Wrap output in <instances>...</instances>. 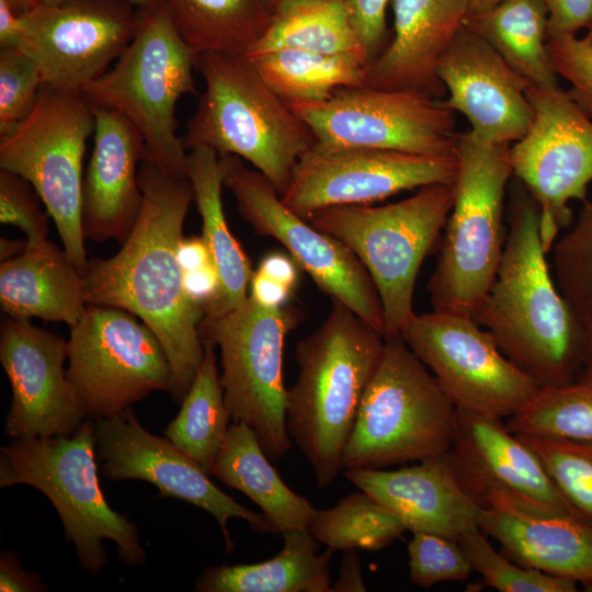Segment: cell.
Wrapping results in <instances>:
<instances>
[{"mask_svg": "<svg viewBox=\"0 0 592 592\" xmlns=\"http://www.w3.org/2000/svg\"><path fill=\"white\" fill-rule=\"evenodd\" d=\"M579 379L592 382V325L587 328L582 372Z\"/></svg>", "mask_w": 592, "mask_h": 592, "instance_id": "50", "label": "cell"}, {"mask_svg": "<svg viewBox=\"0 0 592 592\" xmlns=\"http://www.w3.org/2000/svg\"><path fill=\"white\" fill-rule=\"evenodd\" d=\"M67 360L66 375L95 419L171 389V367L159 339L122 308L88 305L70 327Z\"/></svg>", "mask_w": 592, "mask_h": 592, "instance_id": "13", "label": "cell"}, {"mask_svg": "<svg viewBox=\"0 0 592 592\" xmlns=\"http://www.w3.org/2000/svg\"><path fill=\"white\" fill-rule=\"evenodd\" d=\"M68 0H36V4H54L60 3ZM132 3L137 9H149L157 7L163 2V0H124Z\"/></svg>", "mask_w": 592, "mask_h": 592, "instance_id": "52", "label": "cell"}, {"mask_svg": "<svg viewBox=\"0 0 592 592\" xmlns=\"http://www.w3.org/2000/svg\"><path fill=\"white\" fill-rule=\"evenodd\" d=\"M394 37L366 66L364 84L444 94L437 65L469 13V0H392Z\"/></svg>", "mask_w": 592, "mask_h": 592, "instance_id": "26", "label": "cell"}, {"mask_svg": "<svg viewBox=\"0 0 592 592\" xmlns=\"http://www.w3.org/2000/svg\"><path fill=\"white\" fill-rule=\"evenodd\" d=\"M510 146L459 133L453 207L426 284L433 310L473 316L501 262L504 198L513 175Z\"/></svg>", "mask_w": 592, "mask_h": 592, "instance_id": "5", "label": "cell"}, {"mask_svg": "<svg viewBox=\"0 0 592 592\" xmlns=\"http://www.w3.org/2000/svg\"><path fill=\"white\" fill-rule=\"evenodd\" d=\"M456 173V155L366 148L323 152L311 148L296 163L281 200L305 217L323 207L371 204L408 190L452 185Z\"/></svg>", "mask_w": 592, "mask_h": 592, "instance_id": "18", "label": "cell"}, {"mask_svg": "<svg viewBox=\"0 0 592 592\" xmlns=\"http://www.w3.org/2000/svg\"><path fill=\"white\" fill-rule=\"evenodd\" d=\"M402 338L459 410L509 419L539 388L471 316L415 314Z\"/></svg>", "mask_w": 592, "mask_h": 592, "instance_id": "15", "label": "cell"}, {"mask_svg": "<svg viewBox=\"0 0 592 592\" xmlns=\"http://www.w3.org/2000/svg\"><path fill=\"white\" fill-rule=\"evenodd\" d=\"M363 592L366 591L361 562L356 550H345L342 557L338 579L331 584L330 592Z\"/></svg>", "mask_w": 592, "mask_h": 592, "instance_id": "48", "label": "cell"}, {"mask_svg": "<svg viewBox=\"0 0 592 592\" xmlns=\"http://www.w3.org/2000/svg\"><path fill=\"white\" fill-rule=\"evenodd\" d=\"M21 41L20 14L5 0H0V48L19 49Z\"/></svg>", "mask_w": 592, "mask_h": 592, "instance_id": "49", "label": "cell"}, {"mask_svg": "<svg viewBox=\"0 0 592 592\" xmlns=\"http://www.w3.org/2000/svg\"><path fill=\"white\" fill-rule=\"evenodd\" d=\"M182 38L197 54L246 55L265 32L264 0H163Z\"/></svg>", "mask_w": 592, "mask_h": 592, "instance_id": "33", "label": "cell"}, {"mask_svg": "<svg viewBox=\"0 0 592 592\" xmlns=\"http://www.w3.org/2000/svg\"><path fill=\"white\" fill-rule=\"evenodd\" d=\"M456 414L403 338L385 340L344 448L343 468L383 469L446 453Z\"/></svg>", "mask_w": 592, "mask_h": 592, "instance_id": "9", "label": "cell"}, {"mask_svg": "<svg viewBox=\"0 0 592 592\" xmlns=\"http://www.w3.org/2000/svg\"><path fill=\"white\" fill-rule=\"evenodd\" d=\"M46 587L38 576L24 571L18 562L14 554L2 553L0 559V591L1 592H27L44 591Z\"/></svg>", "mask_w": 592, "mask_h": 592, "instance_id": "47", "label": "cell"}, {"mask_svg": "<svg viewBox=\"0 0 592 592\" xmlns=\"http://www.w3.org/2000/svg\"><path fill=\"white\" fill-rule=\"evenodd\" d=\"M225 172L224 159L215 150L208 147L189 150L186 175L202 218V238L219 278L217 294L204 307V317H219L240 306L248 298L247 291L253 274L251 263L230 232L224 214L221 189Z\"/></svg>", "mask_w": 592, "mask_h": 592, "instance_id": "28", "label": "cell"}, {"mask_svg": "<svg viewBox=\"0 0 592 592\" xmlns=\"http://www.w3.org/2000/svg\"><path fill=\"white\" fill-rule=\"evenodd\" d=\"M447 455L460 487L481 509L493 490H504L572 515L538 456L500 418L457 409Z\"/></svg>", "mask_w": 592, "mask_h": 592, "instance_id": "22", "label": "cell"}, {"mask_svg": "<svg viewBox=\"0 0 592 592\" xmlns=\"http://www.w3.org/2000/svg\"><path fill=\"white\" fill-rule=\"evenodd\" d=\"M345 477L391 510L407 531L459 540L479 527L481 508L463 490L447 452L396 470L348 468Z\"/></svg>", "mask_w": 592, "mask_h": 592, "instance_id": "25", "label": "cell"}, {"mask_svg": "<svg viewBox=\"0 0 592 592\" xmlns=\"http://www.w3.org/2000/svg\"><path fill=\"white\" fill-rule=\"evenodd\" d=\"M93 107V150L82 182V229L86 239L124 242L143 204L137 166L144 138L118 111Z\"/></svg>", "mask_w": 592, "mask_h": 592, "instance_id": "24", "label": "cell"}, {"mask_svg": "<svg viewBox=\"0 0 592 592\" xmlns=\"http://www.w3.org/2000/svg\"><path fill=\"white\" fill-rule=\"evenodd\" d=\"M502 0H469V13H480L494 7ZM468 13V14H469Z\"/></svg>", "mask_w": 592, "mask_h": 592, "instance_id": "53", "label": "cell"}, {"mask_svg": "<svg viewBox=\"0 0 592 592\" xmlns=\"http://www.w3.org/2000/svg\"><path fill=\"white\" fill-rule=\"evenodd\" d=\"M498 272L471 316L539 387L577 382L587 328L561 294L539 236V207L520 181L511 187Z\"/></svg>", "mask_w": 592, "mask_h": 592, "instance_id": "2", "label": "cell"}, {"mask_svg": "<svg viewBox=\"0 0 592 592\" xmlns=\"http://www.w3.org/2000/svg\"><path fill=\"white\" fill-rule=\"evenodd\" d=\"M96 456L101 474L113 480L138 479L156 486L160 496L191 503L217 521L227 551L234 549L227 528L231 517L242 519L259 533L278 534L263 513H257L221 491L201 466L170 440L148 432L128 407L96 419Z\"/></svg>", "mask_w": 592, "mask_h": 592, "instance_id": "19", "label": "cell"}, {"mask_svg": "<svg viewBox=\"0 0 592 592\" xmlns=\"http://www.w3.org/2000/svg\"><path fill=\"white\" fill-rule=\"evenodd\" d=\"M371 61L382 52L389 0H341Z\"/></svg>", "mask_w": 592, "mask_h": 592, "instance_id": "45", "label": "cell"}, {"mask_svg": "<svg viewBox=\"0 0 592 592\" xmlns=\"http://www.w3.org/2000/svg\"><path fill=\"white\" fill-rule=\"evenodd\" d=\"M559 236L550 252L558 288L582 323L592 325V200L582 202L574 223Z\"/></svg>", "mask_w": 592, "mask_h": 592, "instance_id": "38", "label": "cell"}, {"mask_svg": "<svg viewBox=\"0 0 592 592\" xmlns=\"http://www.w3.org/2000/svg\"><path fill=\"white\" fill-rule=\"evenodd\" d=\"M266 2V4L270 7L271 11L272 9L277 5L278 3H281L282 1H285V0H264Z\"/></svg>", "mask_w": 592, "mask_h": 592, "instance_id": "56", "label": "cell"}, {"mask_svg": "<svg viewBox=\"0 0 592 592\" xmlns=\"http://www.w3.org/2000/svg\"><path fill=\"white\" fill-rule=\"evenodd\" d=\"M26 240H9L1 238L0 240V260L1 262L15 258L24 252Z\"/></svg>", "mask_w": 592, "mask_h": 592, "instance_id": "51", "label": "cell"}, {"mask_svg": "<svg viewBox=\"0 0 592 592\" xmlns=\"http://www.w3.org/2000/svg\"><path fill=\"white\" fill-rule=\"evenodd\" d=\"M296 307H272L248 298L219 317H204L200 337L220 350V384L235 422L251 426L267 457L285 456L286 428L283 349L287 334L303 320Z\"/></svg>", "mask_w": 592, "mask_h": 592, "instance_id": "10", "label": "cell"}, {"mask_svg": "<svg viewBox=\"0 0 592 592\" xmlns=\"http://www.w3.org/2000/svg\"><path fill=\"white\" fill-rule=\"evenodd\" d=\"M505 424L515 434L592 444V382L539 387Z\"/></svg>", "mask_w": 592, "mask_h": 592, "instance_id": "37", "label": "cell"}, {"mask_svg": "<svg viewBox=\"0 0 592 592\" xmlns=\"http://www.w3.org/2000/svg\"><path fill=\"white\" fill-rule=\"evenodd\" d=\"M212 475L250 498L280 535L294 530H309L317 509L283 481L257 433L244 422H234L228 426Z\"/></svg>", "mask_w": 592, "mask_h": 592, "instance_id": "29", "label": "cell"}, {"mask_svg": "<svg viewBox=\"0 0 592 592\" xmlns=\"http://www.w3.org/2000/svg\"><path fill=\"white\" fill-rule=\"evenodd\" d=\"M407 527L386 505L367 492L352 493L334 506L317 510L310 534L333 550H379Z\"/></svg>", "mask_w": 592, "mask_h": 592, "instance_id": "36", "label": "cell"}, {"mask_svg": "<svg viewBox=\"0 0 592 592\" xmlns=\"http://www.w3.org/2000/svg\"><path fill=\"white\" fill-rule=\"evenodd\" d=\"M138 182L143 204L136 223L116 254L88 261L86 299L127 310L151 329L170 363V392L182 401L205 352L198 331L204 310L185 292L179 258L194 193L187 175L145 159Z\"/></svg>", "mask_w": 592, "mask_h": 592, "instance_id": "1", "label": "cell"}, {"mask_svg": "<svg viewBox=\"0 0 592 592\" xmlns=\"http://www.w3.org/2000/svg\"><path fill=\"white\" fill-rule=\"evenodd\" d=\"M437 76L447 107L459 112L478 137L512 145L533 122L530 86L482 37L463 27L442 55Z\"/></svg>", "mask_w": 592, "mask_h": 592, "instance_id": "21", "label": "cell"}, {"mask_svg": "<svg viewBox=\"0 0 592 592\" xmlns=\"http://www.w3.org/2000/svg\"><path fill=\"white\" fill-rule=\"evenodd\" d=\"M196 57L163 2L138 9L135 34L117 62L81 94L93 106L118 111L138 128L145 144L143 159L186 175L187 153L175 132V105L184 94H196Z\"/></svg>", "mask_w": 592, "mask_h": 592, "instance_id": "8", "label": "cell"}, {"mask_svg": "<svg viewBox=\"0 0 592 592\" xmlns=\"http://www.w3.org/2000/svg\"><path fill=\"white\" fill-rule=\"evenodd\" d=\"M224 186L257 235L277 240L320 289L384 335L379 295L368 272L341 240L291 210L270 181L237 156H221Z\"/></svg>", "mask_w": 592, "mask_h": 592, "instance_id": "16", "label": "cell"}, {"mask_svg": "<svg viewBox=\"0 0 592 592\" xmlns=\"http://www.w3.org/2000/svg\"><path fill=\"white\" fill-rule=\"evenodd\" d=\"M19 14L36 4V0H5Z\"/></svg>", "mask_w": 592, "mask_h": 592, "instance_id": "54", "label": "cell"}, {"mask_svg": "<svg viewBox=\"0 0 592 592\" xmlns=\"http://www.w3.org/2000/svg\"><path fill=\"white\" fill-rule=\"evenodd\" d=\"M0 305L11 318L75 326L88 306L83 275L53 242L0 265Z\"/></svg>", "mask_w": 592, "mask_h": 592, "instance_id": "27", "label": "cell"}, {"mask_svg": "<svg viewBox=\"0 0 592 592\" xmlns=\"http://www.w3.org/2000/svg\"><path fill=\"white\" fill-rule=\"evenodd\" d=\"M479 528L522 567L581 583L592 579V525L569 513L493 490Z\"/></svg>", "mask_w": 592, "mask_h": 592, "instance_id": "23", "label": "cell"}, {"mask_svg": "<svg viewBox=\"0 0 592 592\" xmlns=\"http://www.w3.org/2000/svg\"><path fill=\"white\" fill-rule=\"evenodd\" d=\"M205 82L182 138L186 150L208 147L251 163L281 196L316 138L246 55L206 53L195 66Z\"/></svg>", "mask_w": 592, "mask_h": 592, "instance_id": "4", "label": "cell"}, {"mask_svg": "<svg viewBox=\"0 0 592 592\" xmlns=\"http://www.w3.org/2000/svg\"><path fill=\"white\" fill-rule=\"evenodd\" d=\"M280 48L350 56L366 66L371 62L341 0H285L275 5L265 32L246 55Z\"/></svg>", "mask_w": 592, "mask_h": 592, "instance_id": "32", "label": "cell"}, {"mask_svg": "<svg viewBox=\"0 0 592 592\" xmlns=\"http://www.w3.org/2000/svg\"><path fill=\"white\" fill-rule=\"evenodd\" d=\"M464 27L488 42L530 86H558L547 49L545 0H502L483 12L469 13Z\"/></svg>", "mask_w": 592, "mask_h": 592, "instance_id": "31", "label": "cell"}, {"mask_svg": "<svg viewBox=\"0 0 592 592\" xmlns=\"http://www.w3.org/2000/svg\"><path fill=\"white\" fill-rule=\"evenodd\" d=\"M94 126V107L81 93L43 84L30 114L0 136V168L33 186L82 275L89 261L81 219L82 166Z\"/></svg>", "mask_w": 592, "mask_h": 592, "instance_id": "11", "label": "cell"}, {"mask_svg": "<svg viewBox=\"0 0 592 592\" xmlns=\"http://www.w3.org/2000/svg\"><path fill=\"white\" fill-rule=\"evenodd\" d=\"M20 50L37 65L44 84L81 93L132 41L138 9L124 0L35 4L20 14Z\"/></svg>", "mask_w": 592, "mask_h": 592, "instance_id": "17", "label": "cell"}, {"mask_svg": "<svg viewBox=\"0 0 592 592\" xmlns=\"http://www.w3.org/2000/svg\"><path fill=\"white\" fill-rule=\"evenodd\" d=\"M33 186L16 173L0 171V221L19 227L26 235L25 250L39 249L49 241L48 218Z\"/></svg>", "mask_w": 592, "mask_h": 592, "instance_id": "43", "label": "cell"}, {"mask_svg": "<svg viewBox=\"0 0 592 592\" xmlns=\"http://www.w3.org/2000/svg\"><path fill=\"white\" fill-rule=\"evenodd\" d=\"M287 104L314 133L312 148L318 151L366 148L456 155L459 133L454 111L421 92L364 84L339 88L323 101Z\"/></svg>", "mask_w": 592, "mask_h": 592, "instance_id": "12", "label": "cell"}, {"mask_svg": "<svg viewBox=\"0 0 592 592\" xmlns=\"http://www.w3.org/2000/svg\"><path fill=\"white\" fill-rule=\"evenodd\" d=\"M204 357L178 415L166 429V436L212 475L217 453L230 418L225 403L215 345L204 343Z\"/></svg>", "mask_w": 592, "mask_h": 592, "instance_id": "35", "label": "cell"}, {"mask_svg": "<svg viewBox=\"0 0 592 592\" xmlns=\"http://www.w3.org/2000/svg\"><path fill=\"white\" fill-rule=\"evenodd\" d=\"M533 109L527 133L510 146L513 175L539 207L546 253L572 224L570 202L588 198L592 183V119L557 87L528 86Z\"/></svg>", "mask_w": 592, "mask_h": 592, "instance_id": "14", "label": "cell"}, {"mask_svg": "<svg viewBox=\"0 0 592 592\" xmlns=\"http://www.w3.org/2000/svg\"><path fill=\"white\" fill-rule=\"evenodd\" d=\"M453 201L452 185L432 184L396 203L335 205L303 217L345 243L362 262L379 295L385 340L402 337L415 315L417 276L444 230Z\"/></svg>", "mask_w": 592, "mask_h": 592, "instance_id": "7", "label": "cell"}, {"mask_svg": "<svg viewBox=\"0 0 592 592\" xmlns=\"http://www.w3.org/2000/svg\"><path fill=\"white\" fill-rule=\"evenodd\" d=\"M547 49L557 76L567 80L572 100L592 119V47L577 35L550 37Z\"/></svg>", "mask_w": 592, "mask_h": 592, "instance_id": "44", "label": "cell"}, {"mask_svg": "<svg viewBox=\"0 0 592 592\" xmlns=\"http://www.w3.org/2000/svg\"><path fill=\"white\" fill-rule=\"evenodd\" d=\"M385 338L342 303L295 348L298 375L286 392V428L323 488L342 459Z\"/></svg>", "mask_w": 592, "mask_h": 592, "instance_id": "3", "label": "cell"}, {"mask_svg": "<svg viewBox=\"0 0 592 592\" xmlns=\"http://www.w3.org/2000/svg\"><path fill=\"white\" fill-rule=\"evenodd\" d=\"M583 39L592 47V24Z\"/></svg>", "mask_w": 592, "mask_h": 592, "instance_id": "55", "label": "cell"}, {"mask_svg": "<svg viewBox=\"0 0 592 592\" xmlns=\"http://www.w3.org/2000/svg\"><path fill=\"white\" fill-rule=\"evenodd\" d=\"M284 544L273 558L262 562L214 566L196 581L200 592H330L332 548L319 554L309 530L282 534Z\"/></svg>", "mask_w": 592, "mask_h": 592, "instance_id": "30", "label": "cell"}, {"mask_svg": "<svg viewBox=\"0 0 592 592\" xmlns=\"http://www.w3.org/2000/svg\"><path fill=\"white\" fill-rule=\"evenodd\" d=\"M68 341L29 319H7L0 362L12 389L4 431L12 440L71 435L88 415L64 371Z\"/></svg>", "mask_w": 592, "mask_h": 592, "instance_id": "20", "label": "cell"}, {"mask_svg": "<svg viewBox=\"0 0 592 592\" xmlns=\"http://www.w3.org/2000/svg\"><path fill=\"white\" fill-rule=\"evenodd\" d=\"M585 591H592V579L588 582L582 583Z\"/></svg>", "mask_w": 592, "mask_h": 592, "instance_id": "57", "label": "cell"}, {"mask_svg": "<svg viewBox=\"0 0 592 592\" xmlns=\"http://www.w3.org/2000/svg\"><path fill=\"white\" fill-rule=\"evenodd\" d=\"M0 452V487L24 483L43 492L89 573L106 562L104 538L116 544L125 563L145 562L137 527L109 505L100 487L94 423L84 421L71 435L13 440Z\"/></svg>", "mask_w": 592, "mask_h": 592, "instance_id": "6", "label": "cell"}, {"mask_svg": "<svg viewBox=\"0 0 592 592\" xmlns=\"http://www.w3.org/2000/svg\"><path fill=\"white\" fill-rule=\"evenodd\" d=\"M287 103L319 102L339 88L364 86L366 65L344 55L280 48L246 55Z\"/></svg>", "mask_w": 592, "mask_h": 592, "instance_id": "34", "label": "cell"}, {"mask_svg": "<svg viewBox=\"0 0 592 592\" xmlns=\"http://www.w3.org/2000/svg\"><path fill=\"white\" fill-rule=\"evenodd\" d=\"M517 435L538 456L572 515L592 525V444Z\"/></svg>", "mask_w": 592, "mask_h": 592, "instance_id": "39", "label": "cell"}, {"mask_svg": "<svg viewBox=\"0 0 592 592\" xmlns=\"http://www.w3.org/2000/svg\"><path fill=\"white\" fill-rule=\"evenodd\" d=\"M458 543L473 571L482 577V587L500 592H574L577 581L526 568L499 553L479 528L466 531Z\"/></svg>", "mask_w": 592, "mask_h": 592, "instance_id": "40", "label": "cell"}, {"mask_svg": "<svg viewBox=\"0 0 592 592\" xmlns=\"http://www.w3.org/2000/svg\"><path fill=\"white\" fill-rule=\"evenodd\" d=\"M548 38L577 33L592 24V0H545Z\"/></svg>", "mask_w": 592, "mask_h": 592, "instance_id": "46", "label": "cell"}, {"mask_svg": "<svg viewBox=\"0 0 592 592\" xmlns=\"http://www.w3.org/2000/svg\"><path fill=\"white\" fill-rule=\"evenodd\" d=\"M410 581L422 588H431L446 581H463L473 569L460 544L448 537L413 532L408 544Z\"/></svg>", "mask_w": 592, "mask_h": 592, "instance_id": "42", "label": "cell"}, {"mask_svg": "<svg viewBox=\"0 0 592 592\" xmlns=\"http://www.w3.org/2000/svg\"><path fill=\"white\" fill-rule=\"evenodd\" d=\"M44 84L35 61L18 48H0V136L33 110Z\"/></svg>", "mask_w": 592, "mask_h": 592, "instance_id": "41", "label": "cell"}]
</instances>
